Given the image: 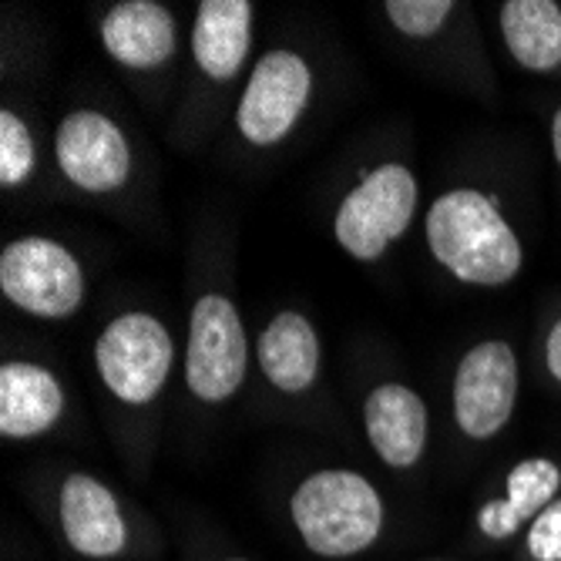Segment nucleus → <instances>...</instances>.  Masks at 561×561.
<instances>
[{
    "mask_svg": "<svg viewBox=\"0 0 561 561\" xmlns=\"http://www.w3.org/2000/svg\"><path fill=\"white\" fill-rule=\"evenodd\" d=\"M427 249L444 273L478 289L512 286L525 270V242L497 198L461 185L437 195L424 219Z\"/></svg>",
    "mask_w": 561,
    "mask_h": 561,
    "instance_id": "f257e3e1",
    "label": "nucleus"
},
{
    "mask_svg": "<svg viewBox=\"0 0 561 561\" xmlns=\"http://www.w3.org/2000/svg\"><path fill=\"white\" fill-rule=\"evenodd\" d=\"M289 522L302 548L346 561L370 551L387 528V504L370 478L350 468H320L289 494Z\"/></svg>",
    "mask_w": 561,
    "mask_h": 561,
    "instance_id": "f03ea898",
    "label": "nucleus"
},
{
    "mask_svg": "<svg viewBox=\"0 0 561 561\" xmlns=\"http://www.w3.org/2000/svg\"><path fill=\"white\" fill-rule=\"evenodd\" d=\"M417 195V175L400 162H383L364 172L333 213L336 245L356 263L383 260V252L411 229Z\"/></svg>",
    "mask_w": 561,
    "mask_h": 561,
    "instance_id": "7ed1b4c3",
    "label": "nucleus"
},
{
    "mask_svg": "<svg viewBox=\"0 0 561 561\" xmlns=\"http://www.w3.org/2000/svg\"><path fill=\"white\" fill-rule=\"evenodd\" d=\"M94 367L115 400L145 407L165 390L172 377L175 340L156 313H118L94 340Z\"/></svg>",
    "mask_w": 561,
    "mask_h": 561,
    "instance_id": "20e7f679",
    "label": "nucleus"
},
{
    "mask_svg": "<svg viewBox=\"0 0 561 561\" xmlns=\"http://www.w3.org/2000/svg\"><path fill=\"white\" fill-rule=\"evenodd\" d=\"M0 293L34 320H68L84 302V266L58 239L21 236L0 252Z\"/></svg>",
    "mask_w": 561,
    "mask_h": 561,
    "instance_id": "39448f33",
    "label": "nucleus"
},
{
    "mask_svg": "<svg viewBox=\"0 0 561 561\" xmlns=\"http://www.w3.org/2000/svg\"><path fill=\"white\" fill-rule=\"evenodd\" d=\"M249 374V336L226 293H202L192 306L185 387L202 403L232 400Z\"/></svg>",
    "mask_w": 561,
    "mask_h": 561,
    "instance_id": "423d86ee",
    "label": "nucleus"
},
{
    "mask_svg": "<svg viewBox=\"0 0 561 561\" xmlns=\"http://www.w3.org/2000/svg\"><path fill=\"white\" fill-rule=\"evenodd\" d=\"M522 393L518 350L507 340L474 343L454 370V424L468 440H491L515 417Z\"/></svg>",
    "mask_w": 561,
    "mask_h": 561,
    "instance_id": "0eeeda50",
    "label": "nucleus"
},
{
    "mask_svg": "<svg viewBox=\"0 0 561 561\" xmlns=\"http://www.w3.org/2000/svg\"><path fill=\"white\" fill-rule=\"evenodd\" d=\"M313 98V68L289 47H273L252 65L242 98L236 105L239 135L256 145L273 148L293 135L306 105Z\"/></svg>",
    "mask_w": 561,
    "mask_h": 561,
    "instance_id": "6e6552de",
    "label": "nucleus"
},
{
    "mask_svg": "<svg viewBox=\"0 0 561 561\" xmlns=\"http://www.w3.org/2000/svg\"><path fill=\"white\" fill-rule=\"evenodd\" d=\"M55 162L61 175L88 192V195H112L131 179V145L115 118L94 108L71 112L55 135Z\"/></svg>",
    "mask_w": 561,
    "mask_h": 561,
    "instance_id": "1a4fd4ad",
    "label": "nucleus"
},
{
    "mask_svg": "<svg viewBox=\"0 0 561 561\" xmlns=\"http://www.w3.org/2000/svg\"><path fill=\"white\" fill-rule=\"evenodd\" d=\"M58 528L84 561H115L128 551V518L118 494L84 471L65 474L58 488Z\"/></svg>",
    "mask_w": 561,
    "mask_h": 561,
    "instance_id": "9d476101",
    "label": "nucleus"
},
{
    "mask_svg": "<svg viewBox=\"0 0 561 561\" xmlns=\"http://www.w3.org/2000/svg\"><path fill=\"white\" fill-rule=\"evenodd\" d=\"M364 434L374 454L393 471H411L427 454L431 411L407 383H380L364 400Z\"/></svg>",
    "mask_w": 561,
    "mask_h": 561,
    "instance_id": "9b49d317",
    "label": "nucleus"
},
{
    "mask_svg": "<svg viewBox=\"0 0 561 561\" xmlns=\"http://www.w3.org/2000/svg\"><path fill=\"white\" fill-rule=\"evenodd\" d=\"M101 47L128 71H159L179 50L175 14L159 0H122L101 18Z\"/></svg>",
    "mask_w": 561,
    "mask_h": 561,
    "instance_id": "f8f14e48",
    "label": "nucleus"
},
{
    "mask_svg": "<svg viewBox=\"0 0 561 561\" xmlns=\"http://www.w3.org/2000/svg\"><path fill=\"white\" fill-rule=\"evenodd\" d=\"M554 497H561V465L541 454L525 457L507 471L501 494L478 507V535L488 541H512L528 531Z\"/></svg>",
    "mask_w": 561,
    "mask_h": 561,
    "instance_id": "ddd939ff",
    "label": "nucleus"
},
{
    "mask_svg": "<svg viewBox=\"0 0 561 561\" xmlns=\"http://www.w3.org/2000/svg\"><path fill=\"white\" fill-rule=\"evenodd\" d=\"M65 387L47 370L31 360H11L0 367V437L4 440H34L50 434L65 417Z\"/></svg>",
    "mask_w": 561,
    "mask_h": 561,
    "instance_id": "4468645a",
    "label": "nucleus"
},
{
    "mask_svg": "<svg viewBox=\"0 0 561 561\" xmlns=\"http://www.w3.org/2000/svg\"><path fill=\"white\" fill-rule=\"evenodd\" d=\"M256 8L249 0H202L192 24V58L209 81H232L249 50Z\"/></svg>",
    "mask_w": 561,
    "mask_h": 561,
    "instance_id": "2eb2a0df",
    "label": "nucleus"
},
{
    "mask_svg": "<svg viewBox=\"0 0 561 561\" xmlns=\"http://www.w3.org/2000/svg\"><path fill=\"white\" fill-rule=\"evenodd\" d=\"M256 356H260L263 377L279 393H289V397L317 387L320 370H323L320 333L296 310H283L266 323V330L260 333Z\"/></svg>",
    "mask_w": 561,
    "mask_h": 561,
    "instance_id": "dca6fc26",
    "label": "nucleus"
},
{
    "mask_svg": "<svg viewBox=\"0 0 561 561\" xmlns=\"http://www.w3.org/2000/svg\"><path fill=\"white\" fill-rule=\"evenodd\" d=\"M501 41L528 75L561 71V4L554 0H507L497 8Z\"/></svg>",
    "mask_w": 561,
    "mask_h": 561,
    "instance_id": "f3484780",
    "label": "nucleus"
},
{
    "mask_svg": "<svg viewBox=\"0 0 561 561\" xmlns=\"http://www.w3.org/2000/svg\"><path fill=\"white\" fill-rule=\"evenodd\" d=\"M37 169V145L21 115L11 108L0 112V185L24 188Z\"/></svg>",
    "mask_w": 561,
    "mask_h": 561,
    "instance_id": "a211bd4d",
    "label": "nucleus"
},
{
    "mask_svg": "<svg viewBox=\"0 0 561 561\" xmlns=\"http://www.w3.org/2000/svg\"><path fill=\"white\" fill-rule=\"evenodd\" d=\"M387 21L411 41L434 37L454 14L450 0H387L383 4Z\"/></svg>",
    "mask_w": 561,
    "mask_h": 561,
    "instance_id": "6ab92c4d",
    "label": "nucleus"
},
{
    "mask_svg": "<svg viewBox=\"0 0 561 561\" xmlns=\"http://www.w3.org/2000/svg\"><path fill=\"white\" fill-rule=\"evenodd\" d=\"M528 561H561V497H554L525 531Z\"/></svg>",
    "mask_w": 561,
    "mask_h": 561,
    "instance_id": "aec40b11",
    "label": "nucleus"
},
{
    "mask_svg": "<svg viewBox=\"0 0 561 561\" xmlns=\"http://www.w3.org/2000/svg\"><path fill=\"white\" fill-rule=\"evenodd\" d=\"M541 364H545V374L551 377V383L561 387V313L551 320V327L541 340Z\"/></svg>",
    "mask_w": 561,
    "mask_h": 561,
    "instance_id": "412c9836",
    "label": "nucleus"
},
{
    "mask_svg": "<svg viewBox=\"0 0 561 561\" xmlns=\"http://www.w3.org/2000/svg\"><path fill=\"white\" fill-rule=\"evenodd\" d=\"M548 141H551V159H554V165L561 169V105L551 112V122H548Z\"/></svg>",
    "mask_w": 561,
    "mask_h": 561,
    "instance_id": "4be33fe9",
    "label": "nucleus"
},
{
    "mask_svg": "<svg viewBox=\"0 0 561 561\" xmlns=\"http://www.w3.org/2000/svg\"><path fill=\"white\" fill-rule=\"evenodd\" d=\"M222 561H249V558H239V554H232V558H222Z\"/></svg>",
    "mask_w": 561,
    "mask_h": 561,
    "instance_id": "5701e85b",
    "label": "nucleus"
},
{
    "mask_svg": "<svg viewBox=\"0 0 561 561\" xmlns=\"http://www.w3.org/2000/svg\"><path fill=\"white\" fill-rule=\"evenodd\" d=\"M431 561H437V558H431Z\"/></svg>",
    "mask_w": 561,
    "mask_h": 561,
    "instance_id": "b1692460",
    "label": "nucleus"
}]
</instances>
